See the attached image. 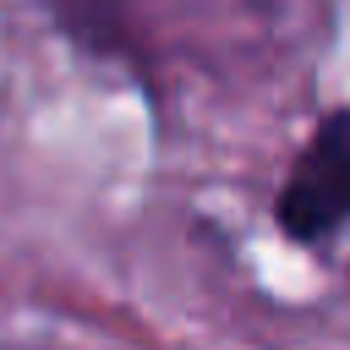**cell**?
Instances as JSON below:
<instances>
[{"label":"cell","mask_w":350,"mask_h":350,"mask_svg":"<svg viewBox=\"0 0 350 350\" xmlns=\"http://www.w3.org/2000/svg\"><path fill=\"white\" fill-rule=\"evenodd\" d=\"M350 219V109L328 115L279 191V224L295 241H323Z\"/></svg>","instance_id":"1"}]
</instances>
